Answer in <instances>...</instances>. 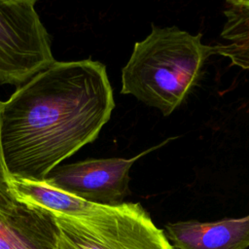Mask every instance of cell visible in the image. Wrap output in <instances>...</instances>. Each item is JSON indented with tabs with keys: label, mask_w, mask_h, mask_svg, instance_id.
I'll list each match as a JSON object with an SVG mask.
<instances>
[{
	"label": "cell",
	"mask_w": 249,
	"mask_h": 249,
	"mask_svg": "<svg viewBox=\"0 0 249 249\" xmlns=\"http://www.w3.org/2000/svg\"><path fill=\"white\" fill-rule=\"evenodd\" d=\"M151 27V33L134 44L122 69L121 93L169 116L197 84L215 50L201 42V33L193 35L176 26Z\"/></svg>",
	"instance_id": "2"
},
{
	"label": "cell",
	"mask_w": 249,
	"mask_h": 249,
	"mask_svg": "<svg viewBox=\"0 0 249 249\" xmlns=\"http://www.w3.org/2000/svg\"><path fill=\"white\" fill-rule=\"evenodd\" d=\"M57 237L49 210L18 200L11 212L0 213V249H57Z\"/></svg>",
	"instance_id": "7"
},
{
	"label": "cell",
	"mask_w": 249,
	"mask_h": 249,
	"mask_svg": "<svg viewBox=\"0 0 249 249\" xmlns=\"http://www.w3.org/2000/svg\"><path fill=\"white\" fill-rule=\"evenodd\" d=\"M57 249H175L139 202L99 204L90 214H54Z\"/></svg>",
	"instance_id": "3"
},
{
	"label": "cell",
	"mask_w": 249,
	"mask_h": 249,
	"mask_svg": "<svg viewBox=\"0 0 249 249\" xmlns=\"http://www.w3.org/2000/svg\"><path fill=\"white\" fill-rule=\"evenodd\" d=\"M0 188L10 191L9 188V177L7 175V172L4 167L3 160H2V155H1V148H0Z\"/></svg>",
	"instance_id": "12"
},
{
	"label": "cell",
	"mask_w": 249,
	"mask_h": 249,
	"mask_svg": "<svg viewBox=\"0 0 249 249\" xmlns=\"http://www.w3.org/2000/svg\"><path fill=\"white\" fill-rule=\"evenodd\" d=\"M215 53L231 60V65L249 70V40L214 46Z\"/></svg>",
	"instance_id": "10"
},
{
	"label": "cell",
	"mask_w": 249,
	"mask_h": 249,
	"mask_svg": "<svg viewBox=\"0 0 249 249\" xmlns=\"http://www.w3.org/2000/svg\"><path fill=\"white\" fill-rule=\"evenodd\" d=\"M36 0H0V85L20 87L54 61Z\"/></svg>",
	"instance_id": "4"
},
{
	"label": "cell",
	"mask_w": 249,
	"mask_h": 249,
	"mask_svg": "<svg viewBox=\"0 0 249 249\" xmlns=\"http://www.w3.org/2000/svg\"><path fill=\"white\" fill-rule=\"evenodd\" d=\"M163 231L175 249H247L249 214L215 222L167 223Z\"/></svg>",
	"instance_id": "6"
},
{
	"label": "cell",
	"mask_w": 249,
	"mask_h": 249,
	"mask_svg": "<svg viewBox=\"0 0 249 249\" xmlns=\"http://www.w3.org/2000/svg\"><path fill=\"white\" fill-rule=\"evenodd\" d=\"M114 108L103 63L54 61L0 101V148L9 179L45 182L53 168L97 138Z\"/></svg>",
	"instance_id": "1"
},
{
	"label": "cell",
	"mask_w": 249,
	"mask_h": 249,
	"mask_svg": "<svg viewBox=\"0 0 249 249\" xmlns=\"http://www.w3.org/2000/svg\"><path fill=\"white\" fill-rule=\"evenodd\" d=\"M9 188L16 199L30 203L50 212L72 218H81L93 212L99 204L83 200L46 183L9 179Z\"/></svg>",
	"instance_id": "8"
},
{
	"label": "cell",
	"mask_w": 249,
	"mask_h": 249,
	"mask_svg": "<svg viewBox=\"0 0 249 249\" xmlns=\"http://www.w3.org/2000/svg\"><path fill=\"white\" fill-rule=\"evenodd\" d=\"M18 200L11 191L0 188V213H9L17 205Z\"/></svg>",
	"instance_id": "11"
},
{
	"label": "cell",
	"mask_w": 249,
	"mask_h": 249,
	"mask_svg": "<svg viewBox=\"0 0 249 249\" xmlns=\"http://www.w3.org/2000/svg\"><path fill=\"white\" fill-rule=\"evenodd\" d=\"M223 14L226 22L221 37L230 43L249 40V0H228Z\"/></svg>",
	"instance_id": "9"
},
{
	"label": "cell",
	"mask_w": 249,
	"mask_h": 249,
	"mask_svg": "<svg viewBox=\"0 0 249 249\" xmlns=\"http://www.w3.org/2000/svg\"><path fill=\"white\" fill-rule=\"evenodd\" d=\"M167 142L165 140L131 159H89L59 164L50 171L44 183L89 202L118 205L130 195L129 170L132 164Z\"/></svg>",
	"instance_id": "5"
}]
</instances>
